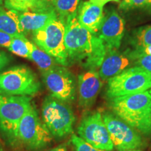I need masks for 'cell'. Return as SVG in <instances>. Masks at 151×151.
<instances>
[{
  "label": "cell",
  "mask_w": 151,
  "mask_h": 151,
  "mask_svg": "<svg viewBox=\"0 0 151 151\" xmlns=\"http://www.w3.org/2000/svg\"><path fill=\"white\" fill-rule=\"evenodd\" d=\"M41 75L52 97L67 103L74 101L76 91V80L67 67L58 64L49 70L41 72Z\"/></svg>",
  "instance_id": "9"
},
{
  "label": "cell",
  "mask_w": 151,
  "mask_h": 151,
  "mask_svg": "<svg viewBox=\"0 0 151 151\" xmlns=\"http://www.w3.org/2000/svg\"><path fill=\"white\" fill-rule=\"evenodd\" d=\"M129 55H146L151 56V45L134 48L133 50L128 52Z\"/></svg>",
  "instance_id": "27"
},
{
  "label": "cell",
  "mask_w": 151,
  "mask_h": 151,
  "mask_svg": "<svg viewBox=\"0 0 151 151\" xmlns=\"http://www.w3.org/2000/svg\"><path fill=\"white\" fill-rule=\"evenodd\" d=\"M4 6L18 12L43 14L55 11L52 0H4Z\"/></svg>",
  "instance_id": "17"
},
{
  "label": "cell",
  "mask_w": 151,
  "mask_h": 151,
  "mask_svg": "<svg viewBox=\"0 0 151 151\" xmlns=\"http://www.w3.org/2000/svg\"><path fill=\"white\" fill-rule=\"evenodd\" d=\"M30 60H32L38 66L41 72L46 71L58 65L55 60L51 56L39 48L37 45L32 43V44Z\"/></svg>",
  "instance_id": "20"
},
{
  "label": "cell",
  "mask_w": 151,
  "mask_h": 151,
  "mask_svg": "<svg viewBox=\"0 0 151 151\" xmlns=\"http://www.w3.org/2000/svg\"><path fill=\"white\" fill-rule=\"evenodd\" d=\"M119 9L122 11L141 10L151 14V0H122Z\"/></svg>",
  "instance_id": "23"
},
{
  "label": "cell",
  "mask_w": 151,
  "mask_h": 151,
  "mask_svg": "<svg viewBox=\"0 0 151 151\" xmlns=\"http://www.w3.org/2000/svg\"><path fill=\"white\" fill-rule=\"evenodd\" d=\"M46 151H71L67 144H62L60 146L50 148Z\"/></svg>",
  "instance_id": "30"
},
{
  "label": "cell",
  "mask_w": 151,
  "mask_h": 151,
  "mask_svg": "<svg viewBox=\"0 0 151 151\" xmlns=\"http://www.w3.org/2000/svg\"><path fill=\"white\" fill-rule=\"evenodd\" d=\"M80 0H52L58 18L66 26L69 20L77 16Z\"/></svg>",
  "instance_id": "19"
},
{
  "label": "cell",
  "mask_w": 151,
  "mask_h": 151,
  "mask_svg": "<svg viewBox=\"0 0 151 151\" xmlns=\"http://www.w3.org/2000/svg\"><path fill=\"white\" fill-rule=\"evenodd\" d=\"M70 140L73 151H106L94 148L90 143H87L83 139L75 134L71 135Z\"/></svg>",
  "instance_id": "24"
},
{
  "label": "cell",
  "mask_w": 151,
  "mask_h": 151,
  "mask_svg": "<svg viewBox=\"0 0 151 151\" xmlns=\"http://www.w3.org/2000/svg\"><path fill=\"white\" fill-rule=\"evenodd\" d=\"M65 25L59 18L52 20L40 30L32 33L34 43L44 50L58 65L69 66L65 44Z\"/></svg>",
  "instance_id": "7"
},
{
  "label": "cell",
  "mask_w": 151,
  "mask_h": 151,
  "mask_svg": "<svg viewBox=\"0 0 151 151\" xmlns=\"http://www.w3.org/2000/svg\"><path fill=\"white\" fill-rule=\"evenodd\" d=\"M78 137L94 148L111 151L114 147L101 113L96 111L87 115L78 127Z\"/></svg>",
  "instance_id": "11"
},
{
  "label": "cell",
  "mask_w": 151,
  "mask_h": 151,
  "mask_svg": "<svg viewBox=\"0 0 151 151\" xmlns=\"http://www.w3.org/2000/svg\"><path fill=\"white\" fill-rule=\"evenodd\" d=\"M129 41L134 48L151 45V24L134 30L129 37Z\"/></svg>",
  "instance_id": "22"
},
{
  "label": "cell",
  "mask_w": 151,
  "mask_h": 151,
  "mask_svg": "<svg viewBox=\"0 0 151 151\" xmlns=\"http://www.w3.org/2000/svg\"><path fill=\"white\" fill-rule=\"evenodd\" d=\"M102 81L97 70H88L78 76V104L82 108H90L95 103L102 87Z\"/></svg>",
  "instance_id": "13"
},
{
  "label": "cell",
  "mask_w": 151,
  "mask_h": 151,
  "mask_svg": "<svg viewBox=\"0 0 151 151\" xmlns=\"http://www.w3.org/2000/svg\"><path fill=\"white\" fill-rule=\"evenodd\" d=\"M124 19L114 9L104 16L97 35L103 41L106 52L120 48L124 32Z\"/></svg>",
  "instance_id": "12"
},
{
  "label": "cell",
  "mask_w": 151,
  "mask_h": 151,
  "mask_svg": "<svg viewBox=\"0 0 151 151\" xmlns=\"http://www.w3.org/2000/svg\"><path fill=\"white\" fill-rule=\"evenodd\" d=\"M14 37V36L9 35V34L0 31V46L8 48Z\"/></svg>",
  "instance_id": "26"
},
{
  "label": "cell",
  "mask_w": 151,
  "mask_h": 151,
  "mask_svg": "<svg viewBox=\"0 0 151 151\" xmlns=\"http://www.w3.org/2000/svg\"><path fill=\"white\" fill-rule=\"evenodd\" d=\"M41 120L52 137L62 139L73 133L76 118L68 103L51 95L45 98L41 107Z\"/></svg>",
  "instance_id": "4"
},
{
  "label": "cell",
  "mask_w": 151,
  "mask_h": 151,
  "mask_svg": "<svg viewBox=\"0 0 151 151\" xmlns=\"http://www.w3.org/2000/svg\"><path fill=\"white\" fill-rule=\"evenodd\" d=\"M131 61L127 52L126 54L122 53L118 50L106 52L98 71L101 81H109L120 73L124 69H127Z\"/></svg>",
  "instance_id": "14"
},
{
  "label": "cell",
  "mask_w": 151,
  "mask_h": 151,
  "mask_svg": "<svg viewBox=\"0 0 151 151\" xmlns=\"http://www.w3.org/2000/svg\"><path fill=\"white\" fill-rule=\"evenodd\" d=\"M33 106L30 97L0 94V131L13 148L19 122Z\"/></svg>",
  "instance_id": "6"
},
{
  "label": "cell",
  "mask_w": 151,
  "mask_h": 151,
  "mask_svg": "<svg viewBox=\"0 0 151 151\" xmlns=\"http://www.w3.org/2000/svg\"><path fill=\"white\" fill-rule=\"evenodd\" d=\"M32 44V42H30L25 36H16L14 37L8 49L17 55L30 60Z\"/></svg>",
  "instance_id": "21"
},
{
  "label": "cell",
  "mask_w": 151,
  "mask_h": 151,
  "mask_svg": "<svg viewBox=\"0 0 151 151\" xmlns=\"http://www.w3.org/2000/svg\"><path fill=\"white\" fill-rule=\"evenodd\" d=\"M41 88L37 74L27 66H16L0 73V94L32 97Z\"/></svg>",
  "instance_id": "5"
},
{
  "label": "cell",
  "mask_w": 151,
  "mask_h": 151,
  "mask_svg": "<svg viewBox=\"0 0 151 151\" xmlns=\"http://www.w3.org/2000/svg\"><path fill=\"white\" fill-rule=\"evenodd\" d=\"M118 118L145 135L151 134V89L111 99Z\"/></svg>",
  "instance_id": "2"
},
{
  "label": "cell",
  "mask_w": 151,
  "mask_h": 151,
  "mask_svg": "<svg viewBox=\"0 0 151 151\" xmlns=\"http://www.w3.org/2000/svg\"><path fill=\"white\" fill-rule=\"evenodd\" d=\"M120 0H90L92 3L94 4L99 6L104 7L106 4L110 2V1H115V2H118Z\"/></svg>",
  "instance_id": "29"
},
{
  "label": "cell",
  "mask_w": 151,
  "mask_h": 151,
  "mask_svg": "<svg viewBox=\"0 0 151 151\" xmlns=\"http://www.w3.org/2000/svg\"><path fill=\"white\" fill-rule=\"evenodd\" d=\"M151 89V73L142 68H127L108 81L106 96L114 98Z\"/></svg>",
  "instance_id": "8"
},
{
  "label": "cell",
  "mask_w": 151,
  "mask_h": 151,
  "mask_svg": "<svg viewBox=\"0 0 151 151\" xmlns=\"http://www.w3.org/2000/svg\"><path fill=\"white\" fill-rule=\"evenodd\" d=\"M11 60V57L4 51H0V71L8 66L10 63Z\"/></svg>",
  "instance_id": "28"
},
{
  "label": "cell",
  "mask_w": 151,
  "mask_h": 151,
  "mask_svg": "<svg viewBox=\"0 0 151 151\" xmlns=\"http://www.w3.org/2000/svg\"><path fill=\"white\" fill-rule=\"evenodd\" d=\"M65 44L69 65L77 64L87 70L99 69L106 54L102 40L83 27L77 16L66 24Z\"/></svg>",
  "instance_id": "1"
},
{
  "label": "cell",
  "mask_w": 151,
  "mask_h": 151,
  "mask_svg": "<svg viewBox=\"0 0 151 151\" xmlns=\"http://www.w3.org/2000/svg\"><path fill=\"white\" fill-rule=\"evenodd\" d=\"M0 31L9 35L25 36L22 32L18 20V12L9 10L0 2Z\"/></svg>",
  "instance_id": "18"
},
{
  "label": "cell",
  "mask_w": 151,
  "mask_h": 151,
  "mask_svg": "<svg viewBox=\"0 0 151 151\" xmlns=\"http://www.w3.org/2000/svg\"><path fill=\"white\" fill-rule=\"evenodd\" d=\"M120 151H142L140 150H136V149H134V150H120Z\"/></svg>",
  "instance_id": "32"
},
{
  "label": "cell",
  "mask_w": 151,
  "mask_h": 151,
  "mask_svg": "<svg viewBox=\"0 0 151 151\" xmlns=\"http://www.w3.org/2000/svg\"><path fill=\"white\" fill-rule=\"evenodd\" d=\"M128 56L137 67H141L151 73V56L146 55H129Z\"/></svg>",
  "instance_id": "25"
},
{
  "label": "cell",
  "mask_w": 151,
  "mask_h": 151,
  "mask_svg": "<svg viewBox=\"0 0 151 151\" xmlns=\"http://www.w3.org/2000/svg\"><path fill=\"white\" fill-rule=\"evenodd\" d=\"M103 7L91 1L81 2L78 6L77 18L81 25L94 35H97L104 18Z\"/></svg>",
  "instance_id": "15"
},
{
  "label": "cell",
  "mask_w": 151,
  "mask_h": 151,
  "mask_svg": "<svg viewBox=\"0 0 151 151\" xmlns=\"http://www.w3.org/2000/svg\"><path fill=\"white\" fill-rule=\"evenodd\" d=\"M52 138L33 106L19 122L14 148L29 151L40 150L51 143Z\"/></svg>",
  "instance_id": "3"
},
{
  "label": "cell",
  "mask_w": 151,
  "mask_h": 151,
  "mask_svg": "<svg viewBox=\"0 0 151 151\" xmlns=\"http://www.w3.org/2000/svg\"><path fill=\"white\" fill-rule=\"evenodd\" d=\"M0 151H4L2 145H1V141H0Z\"/></svg>",
  "instance_id": "31"
},
{
  "label": "cell",
  "mask_w": 151,
  "mask_h": 151,
  "mask_svg": "<svg viewBox=\"0 0 151 151\" xmlns=\"http://www.w3.org/2000/svg\"><path fill=\"white\" fill-rule=\"evenodd\" d=\"M18 16L20 26L24 35L41 29L49 22L58 18L55 11L43 14L18 12Z\"/></svg>",
  "instance_id": "16"
},
{
  "label": "cell",
  "mask_w": 151,
  "mask_h": 151,
  "mask_svg": "<svg viewBox=\"0 0 151 151\" xmlns=\"http://www.w3.org/2000/svg\"><path fill=\"white\" fill-rule=\"evenodd\" d=\"M102 118L113 147L117 150H134L142 146V138L134 128L111 113H104Z\"/></svg>",
  "instance_id": "10"
}]
</instances>
